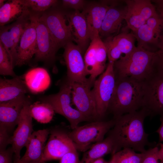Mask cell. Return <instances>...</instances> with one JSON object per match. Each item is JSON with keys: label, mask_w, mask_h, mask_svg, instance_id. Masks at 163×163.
I'll return each mask as SVG.
<instances>
[{"label": "cell", "mask_w": 163, "mask_h": 163, "mask_svg": "<svg viewBox=\"0 0 163 163\" xmlns=\"http://www.w3.org/2000/svg\"><path fill=\"white\" fill-rule=\"evenodd\" d=\"M148 116L145 110L141 109L115 118L114 125L108 136L114 143L113 155L125 148L140 152L146 151L145 147L151 145L144 127L145 119Z\"/></svg>", "instance_id": "6da1fadb"}, {"label": "cell", "mask_w": 163, "mask_h": 163, "mask_svg": "<svg viewBox=\"0 0 163 163\" xmlns=\"http://www.w3.org/2000/svg\"><path fill=\"white\" fill-rule=\"evenodd\" d=\"M155 53L136 46L114 63L116 79L131 78L145 82L155 73Z\"/></svg>", "instance_id": "7a4b0ae2"}, {"label": "cell", "mask_w": 163, "mask_h": 163, "mask_svg": "<svg viewBox=\"0 0 163 163\" xmlns=\"http://www.w3.org/2000/svg\"><path fill=\"white\" fill-rule=\"evenodd\" d=\"M116 80L114 93L108 110L114 118L141 109L143 104L145 82L129 78Z\"/></svg>", "instance_id": "3957f363"}, {"label": "cell", "mask_w": 163, "mask_h": 163, "mask_svg": "<svg viewBox=\"0 0 163 163\" xmlns=\"http://www.w3.org/2000/svg\"><path fill=\"white\" fill-rule=\"evenodd\" d=\"M115 119L108 121H97L78 126L69 133L76 149L85 152L94 144L102 141L106 134L113 127Z\"/></svg>", "instance_id": "277c9868"}, {"label": "cell", "mask_w": 163, "mask_h": 163, "mask_svg": "<svg viewBox=\"0 0 163 163\" xmlns=\"http://www.w3.org/2000/svg\"><path fill=\"white\" fill-rule=\"evenodd\" d=\"M71 91L70 85L67 81L61 86L57 93L43 97L40 99L41 101L50 104L55 113L67 119L73 129L81 122L88 120L78 110L72 107Z\"/></svg>", "instance_id": "5b68a950"}, {"label": "cell", "mask_w": 163, "mask_h": 163, "mask_svg": "<svg viewBox=\"0 0 163 163\" xmlns=\"http://www.w3.org/2000/svg\"><path fill=\"white\" fill-rule=\"evenodd\" d=\"M114 63L109 62L104 71L95 80L91 89L99 118L104 116L108 110L114 93L116 82Z\"/></svg>", "instance_id": "8992f818"}, {"label": "cell", "mask_w": 163, "mask_h": 163, "mask_svg": "<svg viewBox=\"0 0 163 163\" xmlns=\"http://www.w3.org/2000/svg\"><path fill=\"white\" fill-rule=\"evenodd\" d=\"M132 33L137 42V46L155 52L163 41V19L158 14Z\"/></svg>", "instance_id": "52a82bcc"}, {"label": "cell", "mask_w": 163, "mask_h": 163, "mask_svg": "<svg viewBox=\"0 0 163 163\" xmlns=\"http://www.w3.org/2000/svg\"><path fill=\"white\" fill-rule=\"evenodd\" d=\"M127 12L125 19L126 28L134 32L158 13L150 0H125Z\"/></svg>", "instance_id": "ba28073f"}, {"label": "cell", "mask_w": 163, "mask_h": 163, "mask_svg": "<svg viewBox=\"0 0 163 163\" xmlns=\"http://www.w3.org/2000/svg\"><path fill=\"white\" fill-rule=\"evenodd\" d=\"M63 57L67 68V81L69 83H86L89 81L82 51L72 41L64 46Z\"/></svg>", "instance_id": "9c48e42d"}, {"label": "cell", "mask_w": 163, "mask_h": 163, "mask_svg": "<svg viewBox=\"0 0 163 163\" xmlns=\"http://www.w3.org/2000/svg\"><path fill=\"white\" fill-rule=\"evenodd\" d=\"M148 116L163 115V75L156 73L145 82L143 106Z\"/></svg>", "instance_id": "30bf717a"}, {"label": "cell", "mask_w": 163, "mask_h": 163, "mask_svg": "<svg viewBox=\"0 0 163 163\" xmlns=\"http://www.w3.org/2000/svg\"><path fill=\"white\" fill-rule=\"evenodd\" d=\"M69 83L72 89L71 100L76 109L88 120L98 118L91 92L93 84L89 80L86 83Z\"/></svg>", "instance_id": "8fae6325"}, {"label": "cell", "mask_w": 163, "mask_h": 163, "mask_svg": "<svg viewBox=\"0 0 163 163\" xmlns=\"http://www.w3.org/2000/svg\"><path fill=\"white\" fill-rule=\"evenodd\" d=\"M28 99L23 108L20 117L17 127L11 136L10 144L14 151V163L20 160L22 149L26 146L33 132L32 117L29 111L31 104Z\"/></svg>", "instance_id": "7c38bea8"}, {"label": "cell", "mask_w": 163, "mask_h": 163, "mask_svg": "<svg viewBox=\"0 0 163 163\" xmlns=\"http://www.w3.org/2000/svg\"><path fill=\"white\" fill-rule=\"evenodd\" d=\"M37 34V49L35 59L46 63L55 58L59 46L40 17L34 15Z\"/></svg>", "instance_id": "4fadbf2b"}, {"label": "cell", "mask_w": 163, "mask_h": 163, "mask_svg": "<svg viewBox=\"0 0 163 163\" xmlns=\"http://www.w3.org/2000/svg\"><path fill=\"white\" fill-rule=\"evenodd\" d=\"M50 133L45 146L42 163L60 160L67 153L76 149L69 133L56 129L51 130Z\"/></svg>", "instance_id": "5bb4252c"}, {"label": "cell", "mask_w": 163, "mask_h": 163, "mask_svg": "<svg viewBox=\"0 0 163 163\" xmlns=\"http://www.w3.org/2000/svg\"><path fill=\"white\" fill-rule=\"evenodd\" d=\"M21 36L17 50L15 66H21L28 63L37 49V34L34 15H30Z\"/></svg>", "instance_id": "9a60e30c"}, {"label": "cell", "mask_w": 163, "mask_h": 163, "mask_svg": "<svg viewBox=\"0 0 163 163\" xmlns=\"http://www.w3.org/2000/svg\"><path fill=\"white\" fill-rule=\"evenodd\" d=\"M40 17L59 47L64 46L68 42L73 40L70 26L66 24L62 12L52 11L44 14Z\"/></svg>", "instance_id": "2e32d148"}, {"label": "cell", "mask_w": 163, "mask_h": 163, "mask_svg": "<svg viewBox=\"0 0 163 163\" xmlns=\"http://www.w3.org/2000/svg\"><path fill=\"white\" fill-rule=\"evenodd\" d=\"M127 29L117 35L107 37L104 42L109 62H114L122 56V54L129 53L136 47L134 35L132 32L126 30Z\"/></svg>", "instance_id": "e0dca14e"}, {"label": "cell", "mask_w": 163, "mask_h": 163, "mask_svg": "<svg viewBox=\"0 0 163 163\" xmlns=\"http://www.w3.org/2000/svg\"><path fill=\"white\" fill-rule=\"evenodd\" d=\"M27 21L23 16L10 26H2L0 30V42L8 54L14 66L17 59L18 44Z\"/></svg>", "instance_id": "ac0fdd59"}, {"label": "cell", "mask_w": 163, "mask_h": 163, "mask_svg": "<svg viewBox=\"0 0 163 163\" xmlns=\"http://www.w3.org/2000/svg\"><path fill=\"white\" fill-rule=\"evenodd\" d=\"M28 99L25 96L0 103V126L10 132L17 125L22 110Z\"/></svg>", "instance_id": "d6986e66"}, {"label": "cell", "mask_w": 163, "mask_h": 163, "mask_svg": "<svg viewBox=\"0 0 163 163\" xmlns=\"http://www.w3.org/2000/svg\"><path fill=\"white\" fill-rule=\"evenodd\" d=\"M50 133L47 129L34 131L25 146L26 152L19 161L42 163L46 142Z\"/></svg>", "instance_id": "ffe728a7"}, {"label": "cell", "mask_w": 163, "mask_h": 163, "mask_svg": "<svg viewBox=\"0 0 163 163\" xmlns=\"http://www.w3.org/2000/svg\"><path fill=\"white\" fill-rule=\"evenodd\" d=\"M114 1H104L94 4L87 8L82 12L87 22L90 39L100 37L99 33L106 13Z\"/></svg>", "instance_id": "44dd1931"}, {"label": "cell", "mask_w": 163, "mask_h": 163, "mask_svg": "<svg viewBox=\"0 0 163 163\" xmlns=\"http://www.w3.org/2000/svg\"><path fill=\"white\" fill-rule=\"evenodd\" d=\"M117 2L115 1L107 11L103 20L99 33V36L107 37L119 30L127 12L126 3L123 6L117 7Z\"/></svg>", "instance_id": "7402d4cb"}, {"label": "cell", "mask_w": 163, "mask_h": 163, "mask_svg": "<svg viewBox=\"0 0 163 163\" xmlns=\"http://www.w3.org/2000/svg\"><path fill=\"white\" fill-rule=\"evenodd\" d=\"M68 18L73 40L83 52L90 40L85 17L82 12L75 10L68 15Z\"/></svg>", "instance_id": "603a6c76"}, {"label": "cell", "mask_w": 163, "mask_h": 163, "mask_svg": "<svg viewBox=\"0 0 163 163\" xmlns=\"http://www.w3.org/2000/svg\"><path fill=\"white\" fill-rule=\"evenodd\" d=\"M24 78L28 90L34 94L39 93L46 90L51 82L48 72L41 67L30 69L24 75Z\"/></svg>", "instance_id": "cb8c5ba5"}, {"label": "cell", "mask_w": 163, "mask_h": 163, "mask_svg": "<svg viewBox=\"0 0 163 163\" xmlns=\"http://www.w3.org/2000/svg\"><path fill=\"white\" fill-rule=\"evenodd\" d=\"M28 89L21 77L12 79L1 78L0 79V103L25 96Z\"/></svg>", "instance_id": "d4e9b609"}, {"label": "cell", "mask_w": 163, "mask_h": 163, "mask_svg": "<svg viewBox=\"0 0 163 163\" xmlns=\"http://www.w3.org/2000/svg\"><path fill=\"white\" fill-rule=\"evenodd\" d=\"M28 13V9L24 5L23 0L8 1L0 7V25L4 26L17 18L26 15Z\"/></svg>", "instance_id": "484cf974"}, {"label": "cell", "mask_w": 163, "mask_h": 163, "mask_svg": "<svg viewBox=\"0 0 163 163\" xmlns=\"http://www.w3.org/2000/svg\"><path fill=\"white\" fill-rule=\"evenodd\" d=\"M114 143L108 136L102 141L93 145L84 154L79 163H92L94 160L106 155L113 153Z\"/></svg>", "instance_id": "4316f807"}, {"label": "cell", "mask_w": 163, "mask_h": 163, "mask_svg": "<svg viewBox=\"0 0 163 163\" xmlns=\"http://www.w3.org/2000/svg\"><path fill=\"white\" fill-rule=\"evenodd\" d=\"M29 111L32 118L43 123L50 122L52 120L54 113L52 106L48 103L37 101L30 104Z\"/></svg>", "instance_id": "83f0119b"}, {"label": "cell", "mask_w": 163, "mask_h": 163, "mask_svg": "<svg viewBox=\"0 0 163 163\" xmlns=\"http://www.w3.org/2000/svg\"><path fill=\"white\" fill-rule=\"evenodd\" d=\"M97 38L94 39L91 41L85 52L84 57L86 71L88 75H90L88 78L93 84L96 80V78L98 76L97 64L96 57V43Z\"/></svg>", "instance_id": "f1b7e54d"}, {"label": "cell", "mask_w": 163, "mask_h": 163, "mask_svg": "<svg viewBox=\"0 0 163 163\" xmlns=\"http://www.w3.org/2000/svg\"><path fill=\"white\" fill-rule=\"evenodd\" d=\"M146 151L137 153L131 148H124L113 155L111 160L116 163H142Z\"/></svg>", "instance_id": "f546056e"}, {"label": "cell", "mask_w": 163, "mask_h": 163, "mask_svg": "<svg viewBox=\"0 0 163 163\" xmlns=\"http://www.w3.org/2000/svg\"><path fill=\"white\" fill-rule=\"evenodd\" d=\"M14 66L10 56L1 42H0V74L15 77L17 76L14 70Z\"/></svg>", "instance_id": "4dcf8cb0"}, {"label": "cell", "mask_w": 163, "mask_h": 163, "mask_svg": "<svg viewBox=\"0 0 163 163\" xmlns=\"http://www.w3.org/2000/svg\"><path fill=\"white\" fill-rule=\"evenodd\" d=\"M107 56V49L104 43L99 37L96 38V57L97 64L98 75L105 70Z\"/></svg>", "instance_id": "1f68e13d"}, {"label": "cell", "mask_w": 163, "mask_h": 163, "mask_svg": "<svg viewBox=\"0 0 163 163\" xmlns=\"http://www.w3.org/2000/svg\"><path fill=\"white\" fill-rule=\"evenodd\" d=\"M25 6L37 11H45L54 5L57 1L55 0H23Z\"/></svg>", "instance_id": "d6a6232c"}, {"label": "cell", "mask_w": 163, "mask_h": 163, "mask_svg": "<svg viewBox=\"0 0 163 163\" xmlns=\"http://www.w3.org/2000/svg\"><path fill=\"white\" fill-rule=\"evenodd\" d=\"M159 149L158 147H155L146 150L142 163H163Z\"/></svg>", "instance_id": "836d02e7"}, {"label": "cell", "mask_w": 163, "mask_h": 163, "mask_svg": "<svg viewBox=\"0 0 163 163\" xmlns=\"http://www.w3.org/2000/svg\"><path fill=\"white\" fill-rule=\"evenodd\" d=\"M155 53L156 73L163 75V41L159 48Z\"/></svg>", "instance_id": "e575fe53"}, {"label": "cell", "mask_w": 163, "mask_h": 163, "mask_svg": "<svg viewBox=\"0 0 163 163\" xmlns=\"http://www.w3.org/2000/svg\"><path fill=\"white\" fill-rule=\"evenodd\" d=\"M10 132L5 127L0 126V150L6 149L7 145L10 144Z\"/></svg>", "instance_id": "d590c367"}, {"label": "cell", "mask_w": 163, "mask_h": 163, "mask_svg": "<svg viewBox=\"0 0 163 163\" xmlns=\"http://www.w3.org/2000/svg\"><path fill=\"white\" fill-rule=\"evenodd\" d=\"M60 160L59 163H79L77 150L67 153Z\"/></svg>", "instance_id": "8d00e7d4"}, {"label": "cell", "mask_w": 163, "mask_h": 163, "mask_svg": "<svg viewBox=\"0 0 163 163\" xmlns=\"http://www.w3.org/2000/svg\"><path fill=\"white\" fill-rule=\"evenodd\" d=\"M14 151L11 146L8 149L0 150V163H12Z\"/></svg>", "instance_id": "74e56055"}, {"label": "cell", "mask_w": 163, "mask_h": 163, "mask_svg": "<svg viewBox=\"0 0 163 163\" xmlns=\"http://www.w3.org/2000/svg\"><path fill=\"white\" fill-rule=\"evenodd\" d=\"M63 5L66 7L79 10L82 8L85 4V1L82 0H63Z\"/></svg>", "instance_id": "f35d334b"}, {"label": "cell", "mask_w": 163, "mask_h": 163, "mask_svg": "<svg viewBox=\"0 0 163 163\" xmlns=\"http://www.w3.org/2000/svg\"><path fill=\"white\" fill-rule=\"evenodd\" d=\"M152 1L158 13L163 19V0H153Z\"/></svg>", "instance_id": "ab89813d"}, {"label": "cell", "mask_w": 163, "mask_h": 163, "mask_svg": "<svg viewBox=\"0 0 163 163\" xmlns=\"http://www.w3.org/2000/svg\"><path fill=\"white\" fill-rule=\"evenodd\" d=\"M160 120L161 125L156 132L158 134L159 141L163 142V115L161 116Z\"/></svg>", "instance_id": "60d3db41"}, {"label": "cell", "mask_w": 163, "mask_h": 163, "mask_svg": "<svg viewBox=\"0 0 163 163\" xmlns=\"http://www.w3.org/2000/svg\"><path fill=\"white\" fill-rule=\"evenodd\" d=\"M92 163H109V162H106L102 158H101L94 160Z\"/></svg>", "instance_id": "b9f144b4"}, {"label": "cell", "mask_w": 163, "mask_h": 163, "mask_svg": "<svg viewBox=\"0 0 163 163\" xmlns=\"http://www.w3.org/2000/svg\"><path fill=\"white\" fill-rule=\"evenodd\" d=\"M160 148L159 149V152L160 155L163 159V143H160Z\"/></svg>", "instance_id": "7bdbcfd3"}, {"label": "cell", "mask_w": 163, "mask_h": 163, "mask_svg": "<svg viewBox=\"0 0 163 163\" xmlns=\"http://www.w3.org/2000/svg\"><path fill=\"white\" fill-rule=\"evenodd\" d=\"M5 0H0V7L2 6L5 3L4 2H5Z\"/></svg>", "instance_id": "ee69618b"}, {"label": "cell", "mask_w": 163, "mask_h": 163, "mask_svg": "<svg viewBox=\"0 0 163 163\" xmlns=\"http://www.w3.org/2000/svg\"><path fill=\"white\" fill-rule=\"evenodd\" d=\"M17 163H41L40 162H22L20 161H18Z\"/></svg>", "instance_id": "f6af8a7d"}]
</instances>
